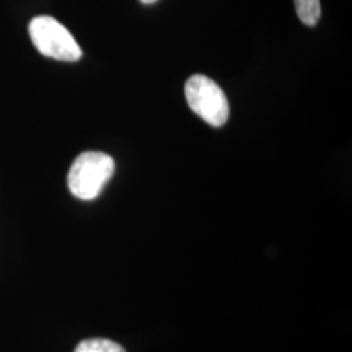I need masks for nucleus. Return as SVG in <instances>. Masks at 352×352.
Listing matches in <instances>:
<instances>
[{"label": "nucleus", "mask_w": 352, "mask_h": 352, "mask_svg": "<svg viewBox=\"0 0 352 352\" xmlns=\"http://www.w3.org/2000/svg\"><path fill=\"white\" fill-rule=\"evenodd\" d=\"M115 171L113 158L102 151L80 154L68 173V188L84 201L94 200L111 179Z\"/></svg>", "instance_id": "obj_1"}, {"label": "nucleus", "mask_w": 352, "mask_h": 352, "mask_svg": "<svg viewBox=\"0 0 352 352\" xmlns=\"http://www.w3.org/2000/svg\"><path fill=\"white\" fill-rule=\"evenodd\" d=\"M29 34L42 55L62 62H76L82 50L71 32L50 16H37L29 24Z\"/></svg>", "instance_id": "obj_2"}, {"label": "nucleus", "mask_w": 352, "mask_h": 352, "mask_svg": "<svg viewBox=\"0 0 352 352\" xmlns=\"http://www.w3.org/2000/svg\"><path fill=\"white\" fill-rule=\"evenodd\" d=\"M186 98L193 113L213 126L226 124L230 106L223 90L212 78L204 75L189 77L186 84Z\"/></svg>", "instance_id": "obj_3"}, {"label": "nucleus", "mask_w": 352, "mask_h": 352, "mask_svg": "<svg viewBox=\"0 0 352 352\" xmlns=\"http://www.w3.org/2000/svg\"><path fill=\"white\" fill-rule=\"evenodd\" d=\"M295 8L302 24L315 26L321 16L320 0H294Z\"/></svg>", "instance_id": "obj_4"}, {"label": "nucleus", "mask_w": 352, "mask_h": 352, "mask_svg": "<svg viewBox=\"0 0 352 352\" xmlns=\"http://www.w3.org/2000/svg\"><path fill=\"white\" fill-rule=\"evenodd\" d=\"M75 352H126V350L113 340L94 338L82 340L76 347Z\"/></svg>", "instance_id": "obj_5"}, {"label": "nucleus", "mask_w": 352, "mask_h": 352, "mask_svg": "<svg viewBox=\"0 0 352 352\" xmlns=\"http://www.w3.org/2000/svg\"><path fill=\"white\" fill-rule=\"evenodd\" d=\"M141 3H144V4H153V3H155L157 0H140Z\"/></svg>", "instance_id": "obj_6"}]
</instances>
